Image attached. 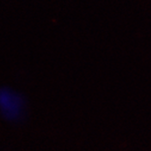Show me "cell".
Returning <instances> with one entry per match:
<instances>
[{"instance_id":"cell-1","label":"cell","mask_w":151,"mask_h":151,"mask_svg":"<svg viewBox=\"0 0 151 151\" xmlns=\"http://www.w3.org/2000/svg\"><path fill=\"white\" fill-rule=\"evenodd\" d=\"M28 112V103L24 95L18 90L0 87V116L9 123H18L24 119Z\"/></svg>"}]
</instances>
